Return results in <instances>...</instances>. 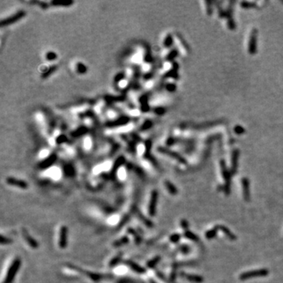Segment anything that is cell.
<instances>
[{
    "label": "cell",
    "instance_id": "5b68a950",
    "mask_svg": "<svg viewBox=\"0 0 283 283\" xmlns=\"http://www.w3.org/2000/svg\"><path fill=\"white\" fill-rule=\"evenodd\" d=\"M67 236H68V228L66 226H62L60 230L59 236V247L65 249L67 247Z\"/></svg>",
    "mask_w": 283,
    "mask_h": 283
},
{
    "label": "cell",
    "instance_id": "52a82bcc",
    "mask_svg": "<svg viewBox=\"0 0 283 283\" xmlns=\"http://www.w3.org/2000/svg\"><path fill=\"white\" fill-rule=\"evenodd\" d=\"M22 234H23L24 238V240H25L26 242H27V243L29 245L30 247H31L32 249H38V248H39V243H38L32 237H31V236L29 235L28 232L27 230L24 229V228L22 229Z\"/></svg>",
    "mask_w": 283,
    "mask_h": 283
},
{
    "label": "cell",
    "instance_id": "d6986e66",
    "mask_svg": "<svg viewBox=\"0 0 283 283\" xmlns=\"http://www.w3.org/2000/svg\"><path fill=\"white\" fill-rule=\"evenodd\" d=\"M87 275H88V277L90 278H91L93 281H98V280H100L102 278V275H98V274H95V273H90V272H88L87 273Z\"/></svg>",
    "mask_w": 283,
    "mask_h": 283
},
{
    "label": "cell",
    "instance_id": "ffe728a7",
    "mask_svg": "<svg viewBox=\"0 0 283 283\" xmlns=\"http://www.w3.org/2000/svg\"><path fill=\"white\" fill-rule=\"evenodd\" d=\"M120 260H121V255H118L117 256H116L115 258H113V259H112V260L110 261L109 266L111 267H114V266H116V264H117V263L120 261Z\"/></svg>",
    "mask_w": 283,
    "mask_h": 283
},
{
    "label": "cell",
    "instance_id": "603a6c76",
    "mask_svg": "<svg viewBox=\"0 0 283 283\" xmlns=\"http://www.w3.org/2000/svg\"><path fill=\"white\" fill-rule=\"evenodd\" d=\"M181 227L183 228L185 230V231H187L188 230V227H189V223L186 220H181Z\"/></svg>",
    "mask_w": 283,
    "mask_h": 283
},
{
    "label": "cell",
    "instance_id": "e0dca14e",
    "mask_svg": "<svg viewBox=\"0 0 283 283\" xmlns=\"http://www.w3.org/2000/svg\"><path fill=\"white\" fill-rule=\"evenodd\" d=\"M184 236L187 238V239L191 240V241H193V242H197V241H198V237H197L196 234H194V233H192L191 231H190V230H187V231H185Z\"/></svg>",
    "mask_w": 283,
    "mask_h": 283
},
{
    "label": "cell",
    "instance_id": "8992f818",
    "mask_svg": "<svg viewBox=\"0 0 283 283\" xmlns=\"http://www.w3.org/2000/svg\"><path fill=\"white\" fill-rule=\"evenodd\" d=\"M6 183L7 184L10 185V186H14V187H20L21 189H27L28 185L26 183L25 181L21 180V179H15V178H12V177H9L6 179Z\"/></svg>",
    "mask_w": 283,
    "mask_h": 283
},
{
    "label": "cell",
    "instance_id": "ac0fdd59",
    "mask_svg": "<svg viewBox=\"0 0 283 283\" xmlns=\"http://www.w3.org/2000/svg\"><path fill=\"white\" fill-rule=\"evenodd\" d=\"M128 232H129V234H132V235L135 237V242H137V243H139V242H141V238H140L139 235L137 234V232H136L135 230L130 228V229H128Z\"/></svg>",
    "mask_w": 283,
    "mask_h": 283
},
{
    "label": "cell",
    "instance_id": "7402d4cb",
    "mask_svg": "<svg viewBox=\"0 0 283 283\" xmlns=\"http://www.w3.org/2000/svg\"><path fill=\"white\" fill-rule=\"evenodd\" d=\"M13 242L12 239L6 237H4L3 235L1 236V244L2 245H8V244H11Z\"/></svg>",
    "mask_w": 283,
    "mask_h": 283
},
{
    "label": "cell",
    "instance_id": "7a4b0ae2",
    "mask_svg": "<svg viewBox=\"0 0 283 283\" xmlns=\"http://www.w3.org/2000/svg\"><path fill=\"white\" fill-rule=\"evenodd\" d=\"M269 274V271L267 269H259L255 270V271H247L245 273H242L240 275V280H248V279L254 278H259V277H265Z\"/></svg>",
    "mask_w": 283,
    "mask_h": 283
},
{
    "label": "cell",
    "instance_id": "8fae6325",
    "mask_svg": "<svg viewBox=\"0 0 283 283\" xmlns=\"http://www.w3.org/2000/svg\"><path fill=\"white\" fill-rule=\"evenodd\" d=\"M216 227L218 228V230H221L223 232V234L227 237L230 240H232V241H234L236 240V236L234 235L231 231H230L228 228H226V226H216Z\"/></svg>",
    "mask_w": 283,
    "mask_h": 283
},
{
    "label": "cell",
    "instance_id": "30bf717a",
    "mask_svg": "<svg viewBox=\"0 0 283 283\" xmlns=\"http://www.w3.org/2000/svg\"><path fill=\"white\" fill-rule=\"evenodd\" d=\"M238 151L234 150L232 153V159H231V173L234 174L235 173L238 167Z\"/></svg>",
    "mask_w": 283,
    "mask_h": 283
},
{
    "label": "cell",
    "instance_id": "44dd1931",
    "mask_svg": "<svg viewBox=\"0 0 283 283\" xmlns=\"http://www.w3.org/2000/svg\"><path fill=\"white\" fill-rule=\"evenodd\" d=\"M170 241L173 243H177L180 240V235L179 234H174L170 236Z\"/></svg>",
    "mask_w": 283,
    "mask_h": 283
},
{
    "label": "cell",
    "instance_id": "ba28073f",
    "mask_svg": "<svg viewBox=\"0 0 283 283\" xmlns=\"http://www.w3.org/2000/svg\"><path fill=\"white\" fill-rule=\"evenodd\" d=\"M242 192H243V197L245 200H248L249 199V181L247 178H243L242 179Z\"/></svg>",
    "mask_w": 283,
    "mask_h": 283
},
{
    "label": "cell",
    "instance_id": "2e32d148",
    "mask_svg": "<svg viewBox=\"0 0 283 283\" xmlns=\"http://www.w3.org/2000/svg\"><path fill=\"white\" fill-rule=\"evenodd\" d=\"M217 230H218L217 227L212 228V229H211V230H208V231L205 233V238H206L207 239H209V240L212 239V238H215V237L216 236Z\"/></svg>",
    "mask_w": 283,
    "mask_h": 283
},
{
    "label": "cell",
    "instance_id": "5bb4252c",
    "mask_svg": "<svg viewBox=\"0 0 283 283\" xmlns=\"http://www.w3.org/2000/svg\"><path fill=\"white\" fill-rule=\"evenodd\" d=\"M129 242V239H128V237H123L120 239L117 240L116 242H113V246L114 247H120V246H124V245H126V244H128Z\"/></svg>",
    "mask_w": 283,
    "mask_h": 283
},
{
    "label": "cell",
    "instance_id": "3957f363",
    "mask_svg": "<svg viewBox=\"0 0 283 283\" xmlns=\"http://www.w3.org/2000/svg\"><path fill=\"white\" fill-rule=\"evenodd\" d=\"M157 201H158V192L157 190H153L151 193L149 207H148V212H149V215L151 217L154 216L156 214V208H157Z\"/></svg>",
    "mask_w": 283,
    "mask_h": 283
},
{
    "label": "cell",
    "instance_id": "9a60e30c",
    "mask_svg": "<svg viewBox=\"0 0 283 283\" xmlns=\"http://www.w3.org/2000/svg\"><path fill=\"white\" fill-rule=\"evenodd\" d=\"M160 260H161V256H156V257L149 260L147 263H146V266H147L148 268H153L157 263H159Z\"/></svg>",
    "mask_w": 283,
    "mask_h": 283
},
{
    "label": "cell",
    "instance_id": "4fadbf2b",
    "mask_svg": "<svg viewBox=\"0 0 283 283\" xmlns=\"http://www.w3.org/2000/svg\"><path fill=\"white\" fill-rule=\"evenodd\" d=\"M187 278L188 279L189 281H193V282L196 283H200L203 281V278L199 276V275H187Z\"/></svg>",
    "mask_w": 283,
    "mask_h": 283
},
{
    "label": "cell",
    "instance_id": "9c48e42d",
    "mask_svg": "<svg viewBox=\"0 0 283 283\" xmlns=\"http://www.w3.org/2000/svg\"><path fill=\"white\" fill-rule=\"evenodd\" d=\"M126 265H128V267L131 268L132 270H133L135 272L138 274H144L145 273V270L144 269L143 267L139 266L138 264H137L136 263H135L134 261H132V260H126L125 261Z\"/></svg>",
    "mask_w": 283,
    "mask_h": 283
},
{
    "label": "cell",
    "instance_id": "cb8c5ba5",
    "mask_svg": "<svg viewBox=\"0 0 283 283\" xmlns=\"http://www.w3.org/2000/svg\"><path fill=\"white\" fill-rule=\"evenodd\" d=\"M149 282H150V283H156L155 281H153V279H151V280H149Z\"/></svg>",
    "mask_w": 283,
    "mask_h": 283
},
{
    "label": "cell",
    "instance_id": "7c38bea8",
    "mask_svg": "<svg viewBox=\"0 0 283 283\" xmlns=\"http://www.w3.org/2000/svg\"><path fill=\"white\" fill-rule=\"evenodd\" d=\"M165 187L167 188L168 191L172 195H175L178 194V190H177L176 187L171 183V182H169V181H165Z\"/></svg>",
    "mask_w": 283,
    "mask_h": 283
},
{
    "label": "cell",
    "instance_id": "277c9868",
    "mask_svg": "<svg viewBox=\"0 0 283 283\" xmlns=\"http://www.w3.org/2000/svg\"><path fill=\"white\" fill-rule=\"evenodd\" d=\"M256 36H257V31L255 29H252L250 32L247 47L248 51L251 54L255 53L256 50Z\"/></svg>",
    "mask_w": 283,
    "mask_h": 283
},
{
    "label": "cell",
    "instance_id": "6da1fadb",
    "mask_svg": "<svg viewBox=\"0 0 283 283\" xmlns=\"http://www.w3.org/2000/svg\"><path fill=\"white\" fill-rule=\"evenodd\" d=\"M21 264V260L20 258H16L14 259L13 263H11L10 267L8 269L7 274L6 275V278L4 279V281L2 283H11L13 280L15 278V275L18 273V270H19Z\"/></svg>",
    "mask_w": 283,
    "mask_h": 283
}]
</instances>
